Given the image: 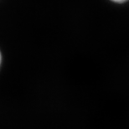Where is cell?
<instances>
[{"label":"cell","mask_w":129,"mask_h":129,"mask_svg":"<svg viewBox=\"0 0 129 129\" xmlns=\"http://www.w3.org/2000/svg\"><path fill=\"white\" fill-rule=\"evenodd\" d=\"M1 63H2V55L1 52H0V66H1Z\"/></svg>","instance_id":"cell-2"},{"label":"cell","mask_w":129,"mask_h":129,"mask_svg":"<svg viewBox=\"0 0 129 129\" xmlns=\"http://www.w3.org/2000/svg\"><path fill=\"white\" fill-rule=\"evenodd\" d=\"M112 2H115V3H125L127 1H129V0H111Z\"/></svg>","instance_id":"cell-1"}]
</instances>
